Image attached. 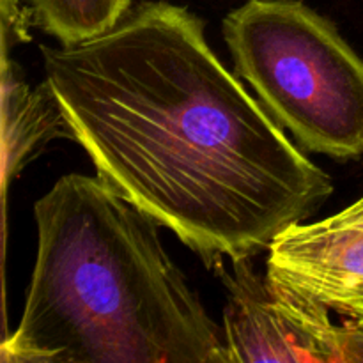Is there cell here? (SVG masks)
<instances>
[{
  "instance_id": "5b68a950",
  "label": "cell",
  "mask_w": 363,
  "mask_h": 363,
  "mask_svg": "<svg viewBox=\"0 0 363 363\" xmlns=\"http://www.w3.org/2000/svg\"><path fill=\"white\" fill-rule=\"evenodd\" d=\"M273 289L363 326V197L319 222H296L268 248Z\"/></svg>"
},
{
  "instance_id": "7a4b0ae2",
  "label": "cell",
  "mask_w": 363,
  "mask_h": 363,
  "mask_svg": "<svg viewBox=\"0 0 363 363\" xmlns=\"http://www.w3.org/2000/svg\"><path fill=\"white\" fill-rule=\"evenodd\" d=\"M34 218L38 254L4 363H225L222 328L160 225L105 181L62 176Z\"/></svg>"
},
{
  "instance_id": "277c9868",
  "label": "cell",
  "mask_w": 363,
  "mask_h": 363,
  "mask_svg": "<svg viewBox=\"0 0 363 363\" xmlns=\"http://www.w3.org/2000/svg\"><path fill=\"white\" fill-rule=\"evenodd\" d=\"M215 272L229 291L222 328L225 363H347V323L335 325L332 312L280 294L248 259L233 261V273L223 264Z\"/></svg>"
},
{
  "instance_id": "8992f818",
  "label": "cell",
  "mask_w": 363,
  "mask_h": 363,
  "mask_svg": "<svg viewBox=\"0 0 363 363\" xmlns=\"http://www.w3.org/2000/svg\"><path fill=\"white\" fill-rule=\"evenodd\" d=\"M55 138H71L48 80L28 85L11 55H2V191Z\"/></svg>"
},
{
  "instance_id": "3957f363",
  "label": "cell",
  "mask_w": 363,
  "mask_h": 363,
  "mask_svg": "<svg viewBox=\"0 0 363 363\" xmlns=\"http://www.w3.org/2000/svg\"><path fill=\"white\" fill-rule=\"evenodd\" d=\"M234 69L305 149L363 155V60L301 0H247L223 20Z\"/></svg>"
},
{
  "instance_id": "52a82bcc",
  "label": "cell",
  "mask_w": 363,
  "mask_h": 363,
  "mask_svg": "<svg viewBox=\"0 0 363 363\" xmlns=\"http://www.w3.org/2000/svg\"><path fill=\"white\" fill-rule=\"evenodd\" d=\"M38 27L71 46L116 27L131 9V0H27Z\"/></svg>"
},
{
  "instance_id": "9c48e42d",
  "label": "cell",
  "mask_w": 363,
  "mask_h": 363,
  "mask_svg": "<svg viewBox=\"0 0 363 363\" xmlns=\"http://www.w3.org/2000/svg\"><path fill=\"white\" fill-rule=\"evenodd\" d=\"M350 350L347 363H363V326L350 325Z\"/></svg>"
},
{
  "instance_id": "ba28073f",
  "label": "cell",
  "mask_w": 363,
  "mask_h": 363,
  "mask_svg": "<svg viewBox=\"0 0 363 363\" xmlns=\"http://www.w3.org/2000/svg\"><path fill=\"white\" fill-rule=\"evenodd\" d=\"M38 25L30 6L21 0H0V38L2 55H11V48L30 41V27Z\"/></svg>"
},
{
  "instance_id": "6da1fadb",
  "label": "cell",
  "mask_w": 363,
  "mask_h": 363,
  "mask_svg": "<svg viewBox=\"0 0 363 363\" xmlns=\"http://www.w3.org/2000/svg\"><path fill=\"white\" fill-rule=\"evenodd\" d=\"M41 57L99 179L209 269L262 254L333 194L186 7L140 2L105 34L43 45Z\"/></svg>"
}]
</instances>
